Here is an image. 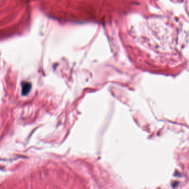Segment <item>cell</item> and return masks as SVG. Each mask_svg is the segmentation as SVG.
Masks as SVG:
<instances>
[{"label":"cell","mask_w":189,"mask_h":189,"mask_svg":"<svg viewBox=\"0 0 189 189\" xmlns=\"http://www.w3.org/2000/svg\"><path fill=\"white\" fill-rule=\"evenodd\" d=\"M31 88V84L29 83L25 82L22 84V93L24 96H26L28 93L30 92Z\"/></svg>","instance_id":"1"}]
</instances>
